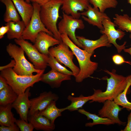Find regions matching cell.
<instances>
[{
  "instance_id": "obj_2",
  "label": "cell",
  "mask_w": 131,
  "mask_h": 131,
  "mask_svg": "<svg viewBox=\"0 0 131 131\" xmlns=\"http://www.w3.org/2000/svg\"><path fill=\"white\" fill-rule=\"evenodd\" d=\"M61 37L62 41L68 46L78 60L80 71L78 74L75 77V80L77 82H81L93 74L97 68L98 64L91 61L90 57L92 54L81 49L66 34H61Z\"/></svg>"
},
{
  "instance_id": "obj_15",
  "label": "cell",
  "mask_w": 131,
  "mask_h": 131,
  "mask_svg": "<svg viewBox=\"0 0 131 131\" xmlns=\"http://www.w3.org/2000/svg\"><path fill=\"white\" fill-rule=\"evenodd\" d=\"M81 14L84 20L90 24L97 26L100 30L104 29L103 20L109 17L104 12H101L98 8L93 7L90 5L87 9Z\"/></svg>"
},
{
  "instance_id": "obj_5",
  "label": "cell",
  "mask_w": 131,
  "mask_h": 131,
  "mask_svg": "<svg viewBox=\"0 0 131 131\" xmlns=\"http://www.w3.org/2000/svg\"><path fill=\"white\" fill-rule=\"evenodd\" d=\"M6 50L15 62V65L13 69L17 74L21 76H30L33 75V73H39L44 70L36 69L33 65L26 59L24 51L20 47L10 43L7 46Z\"/></svg>"
},
{
  "instance_id": "obj_18",
  "label": "cell",
  "mask_w": 131,
  "mask_h": 131,
  "mask_svg": "<svg viewBox=\"0 0 131 131\" xmlns=\"http://www.w3.org/2000/svg\"><path fill=\"white\" fill-rule=\"evenodd\" d=\"M71 76L51 69L46 73L42 74L40 81L48 84L52 88H57L60 87L63 81L71 80Z\"/></svg>"
},
{
  "instance_id": "obj_41",
  "label": "cell",
  "mask_w": 131,
  "mask_h": 131,
  "mask_svg": "<svg viewBox=\"0 0 131 131\" xmlns=\"http://www.w3.org/2000/svg\"><path fill=\"white\" fill-rule=\"evenodd\" d=\"M128 3L130 4L131 6V0H127ZM130 19L131 20V16L130 17Z\"/></svg>"
},
{
  "instance_id": "obj_26",
  "label": "cell",
  "mask_w": 131,
  "mask_h": 131,
  "mask_svg": "<svg viewBox=\"0 0 131 131\" xmlns=\"http://www.w3.org/2000/svg\"><path fill=\"white\" fill-rule=\"evenodd\" d=\"M56 102L52 101L45 109L38 113L47 118L53 123H54L57 118L62 115V112L60 108L57 107Z\"/></svg>"
},
{
  "instance_id": "obj_22",
  "label": "cell",
  "mask_w": 131,
  "mask_h": 131,
  "mask_svg": "<svg viewBox=\"0 0 131 131\" xmlns=\"http://www.w3.org/2000/svg\"><path fill=\"white\" fill-rule=\"evenodd\" d=\"M5 24L9 26V30L7 33V37L8 39H18L22 38L26 27L23 20L17 22L10 21L6 23Z\"/></svg>"
},
{
  "instance_id": "obj_7",
  "label": "cell",
  "mask_w": 131,
  "mask_h": 131,
  "mask_svg": "<svg viewBox=\"0 0 131 131\" xmlns=\"http://www.w3.org/2000/svg\"><path fill=\"white\" fill-rule=\"evenodd\" d=\"M68 46L63 42L56 46L49 49V55L54 57L60 64H63L69 68L75 77L79 74L80 68L74 63V54Z\"/></svg>"
},
{
  "instance_id": "obj_28",
  "label": "cell",
  "mask_w": 131,
  "mask_h": 131,
  "mask_svg": "<svg viewBox=\"0 0 131 131\" xmlns=\"http://www.w3.org/2000/svg\"><path fill=\"white\" fill-rule=\"evenodd\" d=\"M127 14L123 15L116 14L113 18L114 22L119 29L123 31L131 33V20Z\"/></svg>"
},
{
  "instance_id": "obj_3",
  "label": "cell",
  "mask_w": 131,
  "mask_h": 131,
  "mask_svg": "<svg viewBox=\"0 0 131 131\" xmlns=\"http://www.w3.org/2000/svg\"><path fill=\"white\" fill-rule=\"evenodd\" d=\"M62 3V0H50L41 6L40 12L41 19L45 27L53 34L54 37L61 42L62 41L57 23L59 17L60 8Z\"/></svg>"
},
{
  "instance_id": "obj_39",
  "label": "cell",
  "mask_w": 131,
  "mask_h": 131,
  "mask_svg": "<svg viewBox=\"0 0 131 131\" xmlns=\"http://www.w3.org/2000/svg\"><path fill=\"white\" fill-rule=\"evenodd\" d=\"M30 2L37 3L41 6L50 0H29Z\"/></svg>"
},
{
  "instance_id": "obj_23",
  "label": "cell",
  "mask_w": 131,
  "mask_h": 131,
  "mask_svg": "<svg viewBox=\"0 0 131 131\" xmlns=\"http://www.w3.org/2000/svg\"><path fill=\"white\" fill-rule=\"evenodd\" d=\"M78 111L79 113L86 116L87 120H92L93 122H90L85 123L86 127H91L98 124L109 125L115 124L114 121L109 119L106 117H102L95 114L90 113L84 109H80L78 110Z\"/></svg>"
},
{
  "instance_id": "obj_42",
  "label": "cell",
  "mask_w": 131,
  "mask_h": 131,
  "mask_svg": "<svg viewBox=\"0 0 131 131\" xmlns=\"http://www.w3.org/2000/svg\"><path fill=\"white\" fill-rule=\"evenodd\" d=\"M25 0L27 2L30 3V1H29V0Z\"/></svg>"
},
{
  "instance_id": "obj_19",
  "label": "cell",
  "mask_w": 131,
  "mask_h": 131,
  "mask_svg": "<svg viewBox=\"0 0 131 131\" xmlns=\"http://www.w3.org/2000/svg\"><path fill=\"white\" fill-rule=\"evenodd\" d=\"M28 120L33 126L34 129L37 130L45 131H52L55 128L54 123L45 116L39 115L38 113L28 116Z\"/></svg>"
},
{
  "instance_id": "obj_30",
  "label": "cell",
  "mask_w": 131,
  "mask_h": 131,
  "mask_svg": "<svg viewBox=\"0 0 131 131\" xmlns=\"http://www.w3.org/2000/svg\"><path fill=\"white\" fill-rule=\"evenodd\" d=\"M89 0L94 7L98 8L102 12H104L107 8H115L118 3L116 0Z\"/></svg>"
},
{
  "instance_id": "obj_37",
  "label": "cell",
  "mask_w": 131,
  "mask_h": 131,
  "mask_svg": "<svg viewBox=\"0 0 131 131\" xmlns=\"http://www.w3.org/2000/svg\"><path fill=\"white\" fill-rule=\"evenodd\" d=\"M122 131H131V111L127 117V123Z\"/></svg>"
},
{
  "instance_id": "obj_40",
  "label": "cell",
  "mask_w": 131,
  "mask_h": 131,
  "mask_svg": "<svg viewBox=\"0 0 131 131\" xmlns=\"http://www.w3.org/2000/svg\"><path fill=\"white\" fill-rule=\"evenodd\" d=\"M129 38L131 39V34H130L129 35ZM131 47L128 48H125L123 50V51L129 54L131 57V42L130 44Z\"/></svg>"
},
{
  "instance_id": "obj_38",
  "label": "cell",
  "mask_w": 131,
  "mask_h": 131,
  "mask_svg": "<svg viewBox=\"0 0 131 131\" xmlns=\"http://www.w3.org/2000/svg\"><path fill=\"white\" fill-rule=\"evenodd\" d=\"M16 63L15 60H12L7 65L0 67V70L1 71L4 69L9 68H13L15 65Z\"/></svg>"
},
{
  "instance_id": "obj_13",
  "label": "cell",
  "mask_w": 131,
  "mask_h": 131,
  "mask_svg": "<svg viewBox=\"0 0 131 131\" xmlns=\"http://www.w3.org/2000/svg\"><path fill=\"white\" fill-rule=\"evenodd\" d=\"M61 9L63 12L74 17L79 19L80 12L86 10L90 5L89 0H62Z\"/></svg>"
},
{
  "instance_id": "obj_14",
  "label": "cell",
  "mask_w": 131,
  "mask_h": 131,
  "mask_svg": "<svg viewBox=\"0 0 131 131\" xmlns=\"http://www.w3.org/2000/svg\"><path fill=\"white\" fill-rule=\"evenodd\" d=\"M30 90V87H29L24 93L18 95L12 104V108L16 110L20 119L28 122V114L30 106V100L29 99L31 96Z\"/></svg>"
},
{
  "instance_id": "obj_1",
  "label": "cell",
  "mask_w": 131,
  "mask_h": 131,
  "mask_svg": "<svg viewBox=\"0 0 131 131\" xmlns=\"http://www.w3.org/2000/svg\"><path fill=\"white\" fill-rule=\"evenodd\" d=\"M104 71L110 76L109 78L107 77L102 78L103 79L107 81L106 90L102 92L100 90L94 89L93 98L90 101V103L94 102L103 103L107 100H114L124 90L131 77V75L125 77L118 74L114 69H113L111 72L107 70Z\"/></svg>"
},
{
  "instance_id": "obj_33",
  "label": "cell",
  "mask_w": 131,
  "mask_h": 131,
  "mask_svg": "<svg viewBox=\"0 0 131 131\" xmlns=\"http://www.w3.org/2000/svg\"><path fill=\"white\" fill-rule=\"evenodd\" d=\"M112 60L114 63L117 65H120L125 63L131 64L130 62L125 61L123 57L118 54L114 55L112 57Z\"/></svg>"
},
{
  "instance_id": "obj_4",
  "label": "cell",
  "mask_w": 131,
  "mask_h": 131,
  "mask_svg": "<svg viewBox=\"0 0 131 131\" xmlns=\"http://www.w3.org/2000/svg\"><path fill=\"white\" fill-rule=\"evenodd\" d=\"M45 70L35 75L24 76L17 74L11 68L1 71L0 75L6 80L8 85L18 95L24 93L28 88L33 87L34 84L40 81Z\"/></svg>"
},
{
  "instance_id": "obj_12",
  "label": "cell",
  "mask_w": 131,
  "mask_h": 131,
  "mask_svg": "<svg viewBox=\"0 0 131 131\" xmlns=\"http://www.w3.org/2000/svg\"><path fill=\"white\" fill-rule=\"evenodd\" d=\"M103 103L102 107L98 111V115L107 118L119 125L124 126L126 125V122L122 121L119 117V113L122 108L120 107L114 100H107Z\"/></svg>"
},
{
  "instance_id": "obj_11",
  "label": "cell",
  "mask_w": 131,
  "mask_h": 131,
  "mask_svg": "<svg viewBox=\"0 0 131 131\" xmlns=\"http://www.w3.org/2000/svg\"><path fill=\"white\" fill-rule=\"evenodd\" d=\"M58 98L57 95L51 91L41 93L38 97L30 99V106L28 116L43 110L52 101H56Z\"/></svg>"
},
{
  "instance_id": "obj_24",
  "label": "cell",
  "mask_w": 131,
  "mask_h": 131,
  "mask_svg": "<svg viewBox=\"0 0 131 131\" xmlns=\"http://www.w3.org/2000/svg\"><path fill=\"white\" fill-rule=\"evenodd\" d=\"M12 104L0 106V125L10 126L15 123L16 119L11 111Z\"/></svg>"
},
{
  "instance_id": "obj_25",
  "label": "cell",
  "mask_w": 131,
  "mask_h": 131,
  "mask_svg": "<svg viewBox=\"0 0 131 131\" xmlns=\"http://www.w3.org/2000/svg\"><path fill=\"white\" fill-rule=\"evenodd\" d=\"M5 5L6 10L4 20L6 23L10 21L17 22L20 20L18 11L11 0H0Z\"/></svg>"
},
{
  "instance_id": "obj_10",
  "label": "cell",
  "mask_w": 131,
  "mask_h": 131,
  "mask_svg": "<svg viewBox=\"0 0 131 131\" xmlns=\"http://www.w3.org/2000/svg\"><path fill=\"white\" fill-rule=\"evenodd\" d=\"M102 24L104 29L100 30V33L106 35L109 42L114 46L118 53H120L125 48L127 42L125 41L122 45H120L116 41L117 39L121 40L125 35V32L119 29H116L115 27L117 26L109 17L104 18Z\"/></svg>"
},
{
  "instance_id": "obj_36",
  "label": "cell",
  "mask_w": 131,
  "mask_h": 131,
  "mask_svg": "<svg viewBox=\"0 0 131 131\" xmlns=\"http://www.w3.org/2000/svg\"><path fill=\"white\" fill-rule=\"evenodd\" d=\"M8 85L6 80L0 75V90L7 87Z\"/></svg>"
},
{
  "instance_id": "obj_29",
  "label": "cell",
  "mask_w": 131,
  "mask_h": 131,
  "mask_svg": "<svg viewBox=\"0 0 131 131\" xmlns=\"http://www.w3.org/2000/svg\"><path fill=\"white\" fill-rule=\"evenodd\" d=\"M131 86V77L129 79L126 87L124 90L116 97L114 100L118 105L126 108L128 111H131V102L127 99L126 94L129 87Z\"/></svg>"
},
{
  "instance_id": "obj_8",
  "label": "cell",
  "mask_w": 131,
  "mask_h": 131,
  "mask_svg": "<svg viewBox=\"0 0 131 131\" xmlns=\"http://www.w3.org/2000/svg\"><path fill=\"white\" fill-rule=\"evenodd\" d=\"M85 27L82 20L74 18L72 16L62 12V17L58 25V29L59 33L66 34L76 45L80 48L81 45L77 40L75 35L76 29H83Z\"/></svg>"
},
{
  "instance_id": "obj_17",
  "label": "cell",
  "mask_w": 131,
  "mask_h": 131,
  "mask_svg": "<svg viewBox=\"0 0 131 131\" xmlns=\"http://www.w3.org/2000/svg\"><path fill=\"white\" fill-rule=\"evenodd\" d=\"M76 37L82 46V48L92 54L97 48L102 47H110L112 46L105 34H103L99 39L96 40L89 39L82 36H77Z\"/></svg>"
},
{
  "instance_id": "obj_34",
  "label": "cell",
  "mask_w": 131,
  "mask_h": 131,
  "mask_svg": "<svg viewBox=\"0 0 131 131\" xmlns=\"http://www.w3.org/2000/svg\"><path fill=\"white\" fill-rule=\"evenodd\" d=\"M20 129L16 123L10 126L0 125V131H19Z\"/></svg>"
},
{
  "instance_id": "obj_9",
  "label": "cell",
  "mask_w": 131,
  "mask_h": 131,
  "mask_svg": "<svg viewBox=\"0 0 131 131\" xmlns=\"http://www.w3.org/2000/svg\"><path fill=\"white\" fill-rule=\"evenodd\" d=\"M22 38L15 39L16 43L23 49L29 59L37 69H45L48 66L49 55L40 52L34 45Z\"/></svg>"
},
{
  "instance_id": "obj_32",
  "label": "cell",
  "mask_w": 131,
  "mask_h": 131,
  "mask_svg": "<svg viewBox=\"0 0 131 131\" xmlns=\"http://www.w3.org/2000/svg\"><path fill=\"white\" fill-rule=\"evenodd\" d=\"M15 123L21 131H33L34 129L32 124L21 119H16Z\"/></svg>"
},
{
  "instance_id": "obj_35",
  "label": "cell",
  "mask_w": 131,
  "mask_h": 131,
  "mask_svg": "<svg viewBox=\"0 0 131 131\" xmlns=\"http://www.w3.org/2000/svg\"><path fill=\"white\" fill-rule=\"evenodd\" d=\"M9 28L7 25H5V26H2L0 28V39L3 38L4 35L8 32Z\"/></svg>"
},
{
  "instance_id": "obj_21",
  "label": "cell",
  "mask_w": 131,
  "mask_h": 131,
  "mask_svg": "<svg viewBox=\"0 0 131 131\" xmlns=\"http://www.w3.org/2000/svg\"><path fill=\"white\" fill-rule=\"evenodd\" d=\"M93 97L92 95L88 96H84L81 95L79 97H76L69 95L67 98L71 102V104L65 107L60 108V110L62 112L67 110L71 112L78 110L81 108L87 102L91 100Z\"/></svg>"
},
{
  "instance_id": "obj_6",
  "label": "cell",
  "mask_w": 131,
  "mask_h": 131,
  "mask_svg": "<svg viewBox=\"0 0 131 131\" xmlns=\"http://www.w3.org/2000/svg\"><path fill=\"white\" fill-rule=\"evenodd\" d=\"M32 4L34 8L33 13L25 28L22 38L34 43L38 34L41 32H45L53 36V35L46 28L41 21L40 16L41 6L35 3H33Z\"/></svg>"
},
{
  "instance_id": "obj_31",
  "label": "cell",
  "mask_w": 131,
  "mask_h": 131,
  "mask_svg": "<svg viewBox=\"0 0 131 131\" xmlns=\"http://www.w3.org/2000/svg\"><path fill=\"white\" fill-rule=\"evenodd\" d=\"M48 66L51 69H54L61 73L73 76L72 72L68 70L63 66L53 56L49 55L48 61Z\"/></svg>"
},
{
  "instance_id": "obj_16",
  "label": "cell",
  "mask_w": 131,
  "mask_h": 131,
  "mask_svg": "<svg viewBox=\"0 0 131 131\" xmlns=\"http://www.w3.org/2000/svg\"><path fill=\"white\" fill-rule=\"evenodd\" d=\"M61 43L53 36L45 32L41 31L38 34L34 45L40 52L49 55V48Z\"/></svg>"
},
{
  "instance_id": "obj_20",
  "label": "cell",
  "mask_w": 131,
  "mask_h": 131,
  "mask_svg": "<svg viewBox=\"0 0 131 131\" xmlns=\"http://www.w3.org/2000/svg\"><path fill=\"white\" fill-rule=\"evenodd\" d=\"M26 26L29 23L34 11L33 6L25 0H11Z\"/></svg>"
},
{
  "instance_id": "obj_27",
  "label": "cell",
  "mask_w": 131,
  "mask_h": 131,
  "mask_svg": "<svg viewBox=\"0 0 131 131\" xmlns=\"http://www.w3.org/2000/svg\"><path fill=\"white\" fill-rule=\"evenodd\" d=\"M18 95L9 85L0 90V106L12 104Z\"/></svg>"
}]
</instances>
